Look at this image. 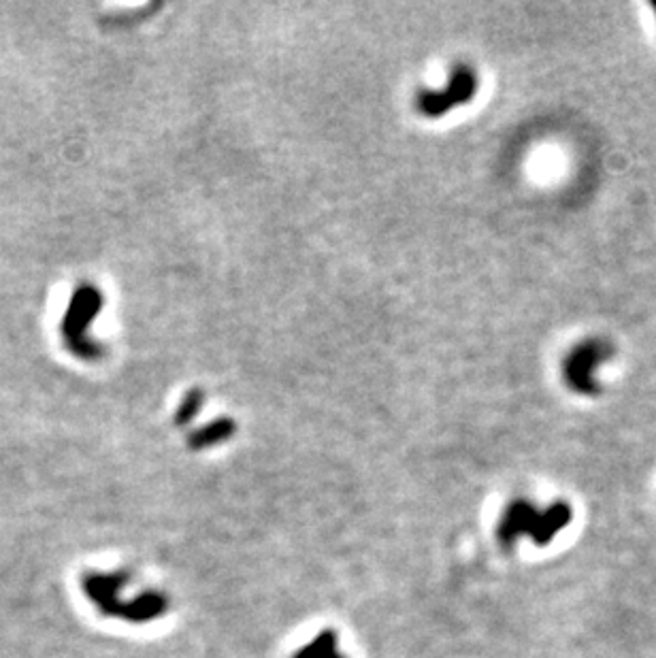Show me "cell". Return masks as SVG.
<instances>
[{
    "label": "cell",
    "instance_id": "cell-7",
    "mask_svg": "<svg viewBox=\"0 0 656 658\" xmlns=\"http://www.w3.org/2000/svg\"><path fill=\"white\" fill-rule=\"evenodd\" d=\"M652 9H654V11H656V3H652Z\"/></svg>",
    "mask_w": 656,
    "mask_h": 658
},
{
    "label": "cell",
    "instance_id": "cell-3",
    "mask_svg": "<svg viewBox=\"0 0 656 658\" xmlns=\"http://www.w3.org/2000/svg\"><path fill=\"white\" fill-rule=\"evenodd\" d=\"M124 586L122 575H103V573H88L81 580L86 597L101 610L105 616H116L118 610V592Z\"/></svg>",
    "mask_w": 656,
    "mask_h": 658
},
{
    "label": "cell",
    "instance_id": "cell-5",
    "mask_svg": "<svg viewBox=\"0 0 656 658\" xmlns=\"http://www.w3.org/2000/svg\"><path fill=\"white\" fill-rule=\"evenodd\" d=\"M233 433V422H218V424H213L209 426L207 431L199 433L196 435V446H203V443H209V441H216L218 437H226V435H231Z\"/></svg>",
    "mask_w": 656,
    "mask_h": 658
},
{
    "label": "cell",
    "instance_id": "cell-1",
    "mask_svg": "<svg viewBox=\"0 0 656 658\" xmlns=\"http://www.w3.org/2000/svg\"><path fill=\"white\" fill-rule=\"evenodd\" d=\"M571 522V507L567 503H554L539 512L531 503L518 501L507 509L501 522V535L505 541H514L522 535L533 537L539 546L548 544Z\"/></svg>",
    "mask_w": 656,
    "mask_h": 658
},
{
    "label": "cell",
    "instance_id": "cell-4",
    "mask_svg": "<svg viewBox=\"0 0 656 658\" xmlns=\"http://www.w3.org/2000/svg\"><path fill=\"white\" fill-rule=\"evenodd\" d=\"M475 92V79L469 71H456L452 77V86L446 94H424L420 98V107L424 113L439 115L450 109L458 101H469Z\"/></svg>",
    "mask_w": 656,
    "mask_h": 658
},
{
    "label": "cell",
    "instance_id": "cell-2",
    "mask_svg": "<svg viewBox=\"0 0 656 658\" xmlns=\"http://www.w3.org/2000/svg\"><path fill=\"white\" fill-rule=\"evenodd\" d=\"M612 356V348L605 341L590 339L569 354L565 360L567 384L582 394H599V386L593 382V369Z\"/></svg>",
    "mask_w": 656,
    "mask_h": 658
},
{
    "label": "cell",
    "instance_id": "cell-6",
    "mask_svg": "<svg viewBox=\"0 0 656 658\" xmlns=\"http://www.w3.org/2000/svg\"><path fill=\"white\" fill-rule=\"evenodd\" d=\"M201 392L199 390H194L192 394H190V397H188V401L184 403V407H182V411H179V416H177V422L179 424H182V422H186V420H190L194 414H196V409H199V405H201Z\"/></svg>",
    "mask_w": 656,
    "mask_h": 658
}]
</instances>
